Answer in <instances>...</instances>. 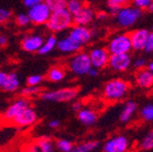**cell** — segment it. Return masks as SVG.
<instances>
[{
  "instance_id": "cell-1",
  "label": "cell",
  "mask_w": 153,
  "mask_h": 152,
  "mask_svg": "<svg viewBox=\"0 0 153 152\" xmlns=\"http://www.w3.org/2000/svg\"><path fill=\"white\" fill-rule=\"evenodd\" d=\"M74 25L72 15L66 9L57 10L54 12H51L50 17L46 22L47 28L53 33L63 32Z\"/></svg>"
},
{
  "instance_id": "cell-2",
  "label": "cell",
  "mask_w": 153,
  "mask_h": 152,
  "mask_svg": "<svg viewBox=\"0 0 153 152\" xmlns=\"http://www.w3.org/2000/svg\"><path fill=\"white\" fill-rule=\"evenodd\" d=\"M130 85L127 81L120 78L108 81L103 88V97L108 101H117L127 95Z\"/></svg>"
},
{
  "instance_id": "cell-3",
  "label": "cell",
  "mask_w": 153,
  "mask_h": 152,
  "mask_svg": "<svg viewBox=\"0 0 153 152\" xmlns=\"http://www.w3.org/2000/svg\"><path fill=\"white\" fill-rule=\"evenodd\" d=\"M141 16V10L136 7H123L116 13V22L121 28H130L136 24Z\"/></svg>"
},
{
  "instance_id": "cell-4",
  "label": "cell",
  "mask_w": 153,
  "mask_h": 152,
  "mask_svg": "<svg viewBox=\"0 0 153 152\" xmlns=\"http://www.w3.org/2000/svg\"><path fill=\"white\" fill-rule=\"evenodd\" d=\"M79 89L76 87H65L56 90H48L42 94V99L51 102H67L78 96Z\"/></svg>"
},
{
  "instance_id": "cell-5",
  "label": "cell",
  "mask_w": 153,
  "mask_h": 152,
  "mask_svg": "<svg viewBox=\"0 0 153 152\" xmlns=\"http://www.w3.org/2000/svg\"><path fill=\"white\" fill-rule=\"evenodd\" d=\"M68 67H69L70 72L76 76H85V75H87V72L91 67L88 53L78 51V53H76L70 59Z\"/></svg>"
},
{
  "instance_id": "cell-6",
  "label": "cell",
  "mask_w": 153,
  "mask_h": 152,
  "mask_svg": "<svg viewBox=\"0 0 153 152\" xmlns=\"http://www.w3.org/2000/svg\"><path fill=\"white\" fill-rule=\"evenodd\" d=\"M132 50V44L129 34H119L113 37L108 45V51L110 54L129 53Z\"/></svg>"
},
{
  "instance_id": "cell-7",
  "label": "cell",
  "mask_w": 153,
  "mask_h": 152,
  "mask_svg": "<svg viewBox=\"0 0 153 152\" xmlns=\"http://www.w3.org/2000/svg\"><path fill=\"white\" fill-rule=\"evenodd\" d=\"M51 14L50 9L45 2H41L38 4H35L33 7H29L28 16L30 18L31 24L35 26H41V25H46L47 20L49 19Z\"/></svg>"
},
{
  "instance_id": "cell-8",
  "label": "cell",
  "mask_w": 153,
  "mask_h": 152,
  "mask_svg": "<svg viewBox=\"0 0 153 152\" xmlns=\"http://www.w3.org/2000/svg\"><path fill=\"white\" fill-rule=\"evenodd\" d=\"M132 64L131 55L129 53H119V54H110L108 65L115 72H126Z\"/></svg>"
},
{
  "instance_id": "cell-9",
  "label": "cell",
  "mask_w": 153,
  "mask_h": 152,
  "mask_svg": "<svg viewBox=\"0 0 153 152\" xmlns=\"http://www.w3.org/2000/svg\"><path fill=\"white\" fill-rule=\"evenodd\" d=\"M36 121H37V114L35 110L28 107L22 113H19L11 122L18 128H26V127L32 126Z\"/></svg>"
},
{
  "instance_id": "cell-10",
  "label": "cell",
  "mask_w": 153,
  "mask_h": 152,
  "mask_svg": "<svg viewBox=\"0 0 153 152\" xmlns=\"http://www.w3.org/2000/svg\"><path fill=\"white\" fill-rule=\"evenodd\" d=\"M72 40H74L76 44L81 46H84L85 44L89 43L93 37V33L87 28V26H79V25H74L71 28L68 34Z\"/></svg>"
},
{
  "instance_id": "cell-11",
  "label": "cell",
  "mask_w": 153,
  "mask_h": 152,
  "mask_svg": "<svg viewBox=\"0 0 153 152\" xmlns=\"http://www.w3.org/2000/svg\"><path fill=\"white\" fill-rule=\"evenodd\" d=\"M89 60H91V66L97 69L104 68L108 66L110 52L105 48H94L88 52Z\"/></svg>"
},
{
  "instance_id": "cell-12",
  "label": "cell",
  "mask_w": 153,
  "mask_h": 152,
  "mask_svg": "<svg viewBox=\"0 0 153 152\" xmlns=\"http://www.w3.org/2000/svg\"><path fill=\"white\" fill-rule=\"evenodd\" d=\"M127 150H129V140L122 135L114 136L103 146V151L105 152H126Z\"/></svg>"
},
{
  "instance_id": "cell-13",
  "label": "cell",
  "mask_w": 153,
  "mask_h": 152,
  "mask_svg": "<svg viewBox=\"0 0 153 152\" xmlns=\"http://www.w3.org/2000/svg\"><path fill=\"white\" fill-rule=\"evenodd\" d=\"M44 43V38L39 34H28L22 39V49L26 52L33 53L38 52L39 48Z\"/></svg>"
},
{
  "instance_id": "cell-14",
  "label": "cell",
  "mask_w": 153,
  "mask_h": 152,
  "mask_svg": "<svg viewBox=\"0 0 153 152\" xmlns=\"http://www.w3.org/2000/svg\"><path fill=\"white\" fill-rule=\"evenodd\" d=\"M28 107H30L29 100L26 97L19 98L5 110V112L3 113V118L7 121H12L19 113H22Z\"/></svg>"
},
{
  "instance_id": "cell-15",
  "label": "cell",
  "mask_w": 153,
  "mask_h": 152,
  "mask_svg": "<svg viewBox=\"0 0 153 152\" xmlns=\"http://www.w3.org/2000/svg\"><path fill=\"white\" fill-rule=\"evenodd\" d=\"M149 33L150 32L147 29H137V30H134L133 32H131L129 35L130 39H131L132 49L137 50V51L138 50H143Z\"/></svg>"
},
{
  "instance_id": "cell-16",
  "label": "cell",
  "mask_w": 153,
  "mask_h": 152,
  "mask_svg": "<svg viewBox=\"0 0 153 152\" xmlns=\"http://www.w3.org/2000/svg\"><path fill=\"white\" fill-rule=\"evenodd\" d=\"M94 18H95V12L91 7L86 5H84L79 12L72 15L74 25H79V26H87L93 22Z\"/></svg>"
},
{
  "instance_id": "cell-17",
  "label": "cell",
  "mask_w": 153,
  "mask_h": 152,
  "mask_svg": "<svg viewBox=\"0 0 153 152\" xmlns=\"http://www.w3.org/2000/svg\"><path fill=\"white\" fill-rule=\"evenodd\" d=\"M56 48L60 50L61 52L69 54V53H76V52H78V51H80L82 46L79 45V44H76L74 40H72L69 36L67 35L66 37L57 40Z\"/></svg>"
},
{
  "instance_id": "cell-18",
  "label": "cell",
  "mask_w": 153,
  "mask_h": 152,
  "mask_svg": "<svg viewBox=\"0 0 153 152\" xmlns=\"http://www.w3.org/2000/svg\"><path fill=\"white\" fill-rule=\"evenodd\" d=\"M136 74V84L141 88H150L153 86V72L148 68L138 69Z\"/></svg>"
},
{
  "instance_id": "cell-19",
  "label": "cell",
  "mask_w": 153,
  "mask_h": 152,
  "mask_svg": "<svg viewBox=\"0 0 153 152\" xmlns=\"http://www.w3.org/2000/svg\"><path fill=\"white\" fill-rule=\"evenodd\" d=\"M97 113L91 109H81L78 111V119L84 126H93L97 121Z\"/></svg>"
},
{
  "instance_id": "cell-20",
  "label": "cell",
  "mask_w": 153,
  "mask_h": 152,
  "mask_svg": "<svg viewBox=\"0 0 153 152\" xmlns=\"http://www.w3.org/2000/svg\"><path fill=\"white\" fill-rule=\"evenodd\" d=\"M31 151H41V152H52L55 149V143H53L50 138L42 137L37 139L32 146Z\"/></svg>"
},
{
  "instance_id": "cell-21",
  "label": "cell",
  "mask_w": 153,
  "mask_h": 152,
  "mask_svg": "<svg viewBox=\"0 0 153 152\" xmlns=\"http://www.w3.org/2000/svg\"><path fill=\"white\" fill-rule=\"evenodd\" d=\"M137 104L134 101H129L127 104L124 105L123 110H122L121 114L119 116V119L121 122H128L132 119L134 114L136 113Z\"/></svg>"
},
{
  "instance_id": "cell-22",
  "label": "cell",
  "mask_w": 153,
  "mask_h": 152,
  "mask_svg": "<svg viewBox=\"0 0 153 152\" xmlns=\"http://www.w3.org/2000/svg\"><path fill=\"white\" fill-rule=\"evenodd\" d=\"M19 85H20V82H19L18 76L15 72H11V74H7V81H5V84L3 86L2 90L13 93V92H16L18 89Z\"/></svg>"
},
{
  "instance_id": "cell-23",
  "label": "cell",
  "mask_w": 153,
  "mask_h": 152,
  "mask_svg": "<svg viewBox=\"0 0 153 152\" xmlns=\"http://www.w3.org/2000/svg\"><path fill=\"white\" fill-rule=\"evenodd\" d=\"M46 78L50 82H61L65 78V69L60 66L52 67L49 69Z\"/></svg>"
},
{
  "instance_id": "cell-24",
  "label": "cell",
  "mask_w": 153,
  "mask_h": 152,
  "mask_svg": "<svg viewBox=\"0 0 153 152\" xmlns=\"http://www.w3.org/2000/svg\"><path fill=\"white\" fill-rule=\"evenodd\" d=\"M56 43H57V39L54 35L48 36L46 39H44V43L42 45V47L39 48V50H38V53L42 55L50 53L56 47Z\"/></svg>"
},
{
  "instance_id": "cell-25",
  "label": "cell",
  "mask_w": 153,
  "mask_h": 152,
  "mask_svg": "<svg viewBox=\"0 0 153 152\" xmlns=\"http://www.w3.org/2000/svg\"><path fill=\"white\" fill-rule=\"evenodd\" d=\"M99 147L98 142H95V140H88V142H85V143L80 144L79 146H76L74 149V151L76 152H91L96 150Z\"/></svg>"
},
{
  "instance_id": "cell-26",
  "label": "cell",
  "mask_w": 153,
  "mask_h": 152,
  "mask_svg": "<svg viewBox=\"0 0 153 152\" xmlns=\"http://www.w3.org/2000/svg\"><path fill=\"white\" fill-rule=\"evenodd\" d=\"M83 7H84V3L82 0H67L66 7L65 9L71 15H74L76 12H79Z\"/></svg>"
},
{
  "instance_id": "cell-27",
  "label": "cell",
  "mask_w": 153,
  "mask_h": 152,
  "mask_svg": "<svg viewBox=\"0 0 153 152\" xmlns=\"http://www.w3.org/2000/svg\"><path fill=\"white\" fill-rule=\"evenodd\" d=\"M138 149L143 150V151H148V150L153 149V130L150 131V132L143 138V140H141L140 144L138 145Z\"/></svg>"
},
{
  "instance_id": "cell-28",
  "label": "cell",
  "mask_w": 153,
  "mask_h": 152,
  "mask_svg": "<svg viewBox=\"0 0 153 152\" xmlns=\"http://www.w3.org/2000/svg\"><path fill=\"white\" fill-rule=\"evenodd\" d=\"M132 0H108V7L112 11V13H117L119 9L129 5Z\"/></svg>"
},
{
  "instance_id": "cell-29",
  "label": "cell",
  "mask_w": 153,
  "mask_h": 152,
  "mask_svg": "<svg viewBox=\"0 0 153 152\" xmlns=\"http://www.w3.org/2000/svg\"><path fill=\"white\" fill-rule=\"evenodd\" d=\"M55 148L61 152H71L74 151V146L71 142L67 139H57L55 142Z\"/></svg>"
},
{
  "instance_id": "cell-30",
  "label": "cell",
  "mask_w": 153,
  "mask_h": 152,
  "mask_svg": "<svg viewBox=\"0 0 153 152\" xmlns=\"http://www.w3.org/2000/svg\"><path fill=\"white\" fill-rule=\"evenodd\" d=\"M44 2L48 5L51 12H54L57 10H62L66 7L67 0H45Z\"/></svg>"
},
{
  "instance_id": "cell-31",
  "label": "cell",
  "mask_w": 153,
  "mask_h": 152,
  "mask_svg": "<svg viewBox=\"0 0 153 152\" xmlns=\"http://www.w3.org/2000/svg\"><path fill=\"white\" fill-rule=\"evenodd\" d=\"M140 116L145 121H152L153 120V104H148L141 109Z\"/></svg>"
},
{
  "instance_id": "cell-32",
  "label": "cell",
  "mask_w": 153,
  "mask_h": 152,
  "mask_svg": "<svg viewBox=\"0 0 153 152\" xmlns=\"http://www.w3.org/2000/svg\"><path fill=\"white\" fill-rule=\"evenodd\" d=\"M14 20H15V24H16V26L22 27V28L29 26V25L31 24V22H30V18H29L28 14H25V13L17 14L16 16H15Z\"/></svg>"
},
{
  "instance_id": "cell-33",
  "label": "cell",
  "mask_w": 153,
  "mask_h": 152,
  "mask_svg": "<svg viewBox=\"0 0 153 152\" xmlns=\"http://www.w3.org/2000/svg\"><path fill=\"white\" fill-rule=\"evenodd\" d=\"M39 93H41V87H38V86L27 85V87L22 89V97H33V96H36Z\"/></svg>"
},
{
  "instance_id": "cell-34",
  "label": "cell",
  "mask_w": 153,
  "mask_h": 152,
  "mask_svg": "<svg viewBox=\"0 0 153 152\" xmlns=\"http://www.w3.org/2000/svg\"><path fill=\"white\" fill-rule=\"evenodd\" d=\"M44 77L42 75H32L27 79V85L29 86H38L43 82Z\"/></svg>"
},
{
  "instance_id": "cell-35",
  "label": "cell",
  "mask_w": 153,
  "mask_h": 152,
  "mask_svg": "<svg viewBox=\"0 0 153 152\" xmlns=\"http://www.w3.org/2000/svg\"><path fill=\"white\" fill-rule=\"evenodd\" d=\"M12 17V12L10 10L0 7V25L7 24Z\"/></svg>"
},
{
  "instance_id": "cell-36",
  "label": "cell",
  "mask_w": 153,
  "mask_h": 152,
  "mask_svg": "<svg viewBox=\"0 0 153 152\" xmlns=\"http://www.w3.org/2000/svg\"><path fill=\"white\" fill-rule=\"evenodd\" d=\"M143 50L147 53H153V32L152 33H149L147 42L145 44V47H143Z\"/></svg>"
},
{
  "instance_id": "cell-37",
  "label": "cell",
  "mask_w": 153,
  "mask_h": 152,
  "mask_svg": "<svg viewBox=\"0 0 153 152\" xmlns=\"http://www.w3.org/2000/svg\"><path fill=\"white\" fill-rule=\"evenodd\" d=\"M152 0H132L134 7H138L140 10H145L148 7V5L150 4V2Z\"/></svg>"
},
{
  "instance_id": "cell-38",
  "label": "cell",
  "mask_w": 153,
  "mask_h": 152,
  "mask_svg": "<svg viewBox=\"0 0 153 152\" xmlns=\"http://www.w3.org/2000/svg\"><path fill=\"white\" fill-rule=\"evenodd\" d=\"M146 66V60L143 59V57H139V59L135 60V62H134V67L136 69H141V68H145Z\"/></svg>"
},
{
  "instance_id": "cell-39",
  "label": "cell",
  "mask_w": 153,
  "mask_h": 152,
  "mask_svg": "<svg viewBox=\"0 0 153 152\" xmlns=\"http://www.w3.org/2000/svg\"><path fill=\"white\" fill-rule=\"evenodd\" d=\"M45 0H24V4L26 7H33V5L35 4H38V3H41V2H44Z\"/></svg>"
},
{
  "instance_id": "cell-40",
  "label": "cell",
  "mask_w": 153,
  "mask_h": 152,
  "mask_svg": "<svg viewBox=\"0 0 153 152\" xmlns=\"http://www.w3.org/2000/svg\"><path fill=\"white\" fill-rule=\"evenodd\" d=\"M7 78V74L4 72H0V89H2L5 84V81Z\"/></svg>"
},
{
  "instance_id": "cell-41",
  "label": "cell",
  "mask_w": 153,
  "mask_h": 152,
  "mask_svg": "<svg viewBox=\"0 0 153 152\" xmlns=\"http://www.w3.org/2000/svg\"><path fill=\"white\" fill-rule=\"evenodd\" d=\"M7 42H9L7 36L4 35V34H0V49L4 48L7 45Z\"/></svg>"
},
{
  "instance_id": "cell-42",
  "label": "cell",
  "mask_w": 153,
  "mask_h": 152,
  "mask_svg": "<svg viewBox=\"0 0 153 152\" xmlns=\"http://www.w3.org/2000/svg\"><path fill=\"white\" fill-rule=\"evenodd\" d=\"M87 75H88L89 77H97L98 76V69L91 66V69L88 70V72H87Z\"/></svg>"
},
{
  "instance_id": "cell-43",
  "label": "cell",
  "mask_w": 153,
  "mask_h": 152,
  "mask_svg": "<svg viewBox=\"0 0 153 152\" xmlns=\"http://www.w3.org/2000/svg\"><path fill=\"white\" fill-rule=\"evenodd\" d=\"M49 127H50L51 129H56L60 127V121L59 120H51L50 122H49Z\"/></svg>"
},
{
  "instance_id": "cell-44",
  "label": "cell",
  "mask_w": 153,
  "mask_h": 152,
  "mask_svg": "<svg viewBox=\"0 0 153 152\" xmlns=\"http://www.w3.org/2000/svg\"><path fill=\"white\" fill-rule=\"evenodd\" d=\"M72 109H74L76 112H78L79 110H81V103H80V102H76L74 104V107H72Z\"/></svg>"
},
{
  "instance_id": "cell-45",
  "label": "cell",
  "mask_w": 153,
  "mask_h": 152,
  "mask_svg": "<svg viewBox=\"0 0 153 152\" xmlns=\"http://www.w3.org/2000/svg\"><path fill=\"white\" fill-rule=\"evenodd\" d=\"M147 10H148L149 12H151V13H153V0L150 2V4L148 5V7H147Z\"/></svg>"
},
{
  "instance_id": "cell-46",
  "label": "cell",
  "mask_w": 153,
  "mask_h": 152,
  "mask_svg": "<svg viewBox=\"0 0 153 152\" xmlns=\"http://www.w3.org/2000/svg\"><path fill=\"white\" fill-rule=\"evenodd\" d=\"M97 17H98L99 19H103L106 17V14H105V13H99V14L97 15Z\"/></svg>"
},
{
  "instance_id": "cell-47",
  "label": "cell",
  "mask_w": 153,
  "mask_h": 152,
  "mask_svg": "<svg viewBox=\"0 0 153 152\" xmlns=\"http://www.w3.org/2000/svg\"><path fill=\"white\" fill-rule=\"evenodd\" d=\"M148 69L153 72V62H151V63H149V64H148Z\"/></svg>"
}]
</instances>
